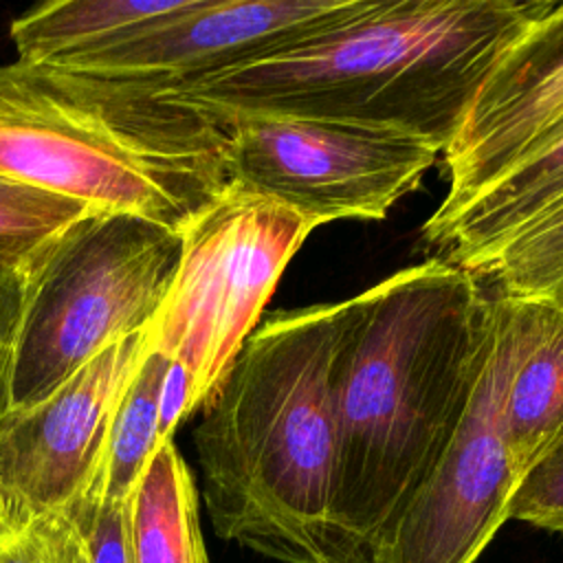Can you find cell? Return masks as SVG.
I'll return each instance as SVG.
<instances>
[{
  "mask_svg": "<svg viewBox=\"0 0 563 563\" xmlns=\"http://www.w3.org/2000/svg\"><path fill=\"white\" fill-rule=\"evenodd\" d=\"M130 499L123 504L81 495L70 504L86 548V563H132Z\"/></svg>",
  "mask_w": 563,
  "mask_h": 563,
  "instance_id": "obj_20",
  "label": "cell"
},
{
  "mask_svg": "<svg viewBox=\"0 0 563 563\" xmlns=\"http://www.w3.org/2000/svg\"><path fill=\"white\" fill-rule=\"evenodd\" d=\"M220 119L229 130L231 183L282 202L317 229L334 220L385 218L442 154L427 139L350 121Z\"/></svg>",
  "mask_w": 563,
  "mask_h": 563,
  "instance_id": "obj_7",
  "label": "cell"
},
{
  "mask_svg": "<svg viewBox=\"0 0 563 563\" xmlns=\"http://www.w3.org/2000/svg\"><path fill=\"white\" fill-rule=\"evenodd\" d=\"M128 508L132 563H209L198 488L174 440L158 446Z\"/></svg>",
  "mask_w": 563,
  "mask_h": 563,
  "instance_id": "obj_14",
  "label": "cell"
},
{
  "mask_svg": "<svg viewBox=\"0 0 563 563\" xmlns=\"http://www.w3.org/2000/svg\"><path fill=\"white\" fill-rule=\"evenodd\" d=\"M563 125V2H552L501 55L444 147L446 194L422 231L435 229L488 189Z\"/></svg>",
  "mask_w": 563,
  "mask_h": 563,
  "instance_id": "obj_11",
  "label": "cell"
},
{
  "mask_svg": "<svg viewBox=\"0 0 563 563\" xmlns=\"http://www.w3.org/2000/svg\"><path fill=\"white\" fill-rule=\"evenodd\" d=\"M550 4L374 0L341 26L165 92L220 117L350 121L444 152L493 66Z\"/></svg>",
  "mask_w": 563,
  "mask_h": 563,
  "instance_id": "obj_3",
  "label": "cell"
},
{
  "mask_svg": "<svg viewBox=\"0 0 563 563\" xmlns=\"http://www.w3.org/2000/svg\"><path fill=\"white\" fill-rule=\"evenodd\" d=\"M185 0H53L15 18L9 26L20 64H57L110 44Z\"/></svg>",
  "mask_w": 563,
  "mask_h": 563,
  "instance_id": "obj_15",
  "label": "cell"
},
{
  "mask_svg": "<svg viewBox=\"0 0 563 563\" xmlns=\"http://www.w3.org/2000/svg\"><path fill=\"white\" fill-rule=\"evenodd\" d=\"M521 334L501 398V431L523 479L563 446V310L543 297H523Z\"/></svg>",
  "mask_w": 563,
  "mask_h": 563,
  "instance_id": "obj_13",
  "label": "cell"
},
{
  "mask_svg": "<svg viewBox=\"0 0 563 563\" xmlns=\"http://www.w3.org/2000/svg\"><path fill=\"white\" fill-rule=\"evenodd\" d=\"M145 354V330L106 347L51 396L0 420V506L53 512L101 471L117 405Z\"/></svg>",
  "mask_w": 563,
  "mask_h": 563,
  "instance_id": "obj_10",
  "label": "cell"
},
{
  "mask_svg": "<svg viewBox=\"0 0 563 563\" xmlns=\"http://www.w3.org/2000/svg\"><path fill=\"white\" fill-rule=\"evenodd\" d=\"M345 303L334 369L332 523L347 563H363L471 402L490 345L495 290L431 257Z\"/></svg>",
  "mask_w": 563,
  "mask_h": 563,
  "instance_id": "obj_1",
  "label": "cell"
},
{
  "mask_svg": "<svg viewBox=\"0 0 563 563\" xmlns=\"http://www.w3.org/2000/svg\"><path fill=\"white\" fill-rule=\"evenodd\" d=\"M18 279H20V271L0 266V341L4 339L11 317H13L15 297H18Z\"/></svg>",
  "mask_w": 563,
  "mask_h": 563,
  "instance_id": "obj_22",
  "label": "cell"
},
{
  "mask_svg": "<svg viewBox=\"0 0 563 563\" xmlns=\"http://www.w3.org/2000/svg\"><path fill=\"white\" fill-rule=\"evenodd\" d=\"M0 563H86L73 508L24 512L0 506Z\"/></svg>",
  "mask_w": 563,
  "mask_h": 563,
  "instance_id": "obj_19",
  "label": "cell"
},
{
  "mask_svg": "<svg viewBox=\"0 0 563 563\" xmlns=\"http://www.w3.org/2000/svg\"><path fill=\"white\" fill-rule=\"evenodd\" d=\"M374 0H185L176 11L57 66L180 88L365 13Z\"/></svg>",
  "mask_w": 563,
  "mask_h": 563,
  "instance_id": "obj_9",
  "label": "cell"
},
{
  "mask_svg": "<svg viewBox=\"0 0 563 563\" xmlns=\"http://www.w3.org/2000/svg\"><path fill=\"white\" fill-rule=\"evenodd\" d=\"M0 178L183 233L231 183L229 130L158 84L0 64Z\"/></svg>",
  "mask_w": 563,
  "mask_h": 563,
  "instance_id": "obj_4",
  "label": "cell"
},
{
  "mask_svg": "<svg viewBox=\"0 0 563 563\" xmlns=\"http://www.w3.org/2000/svg\"><path fill=\"white\" fill-rule=\"evenodd\" d=\"M345 317V301L275 312L202 405L194 446L220 539L282 563H347L332 523Z\"/></svg>",
  "mask_w": 563,
  "mask_h": 563,
  "instance_id": "obj_2",
  "label": "cell"
},
{
  "mask_svg": "<svg viewBox=\"0 0 563 563\" xmlns=\"http://www.w3.org/2000/svg\"><path fill=\"white\" fill-rule=\"evenodd\" d=\"M314 229L238 183L185 227L174 277L145 328V352H158L185 372L191 413L218 389L284 268Z\"/></svg>",
  "mask_w": 563,
  "mask_h": 563,
  "instance_id": "obj_6",
  "label": "cell"
},
{
  "mask_svg": "<svg viewBox=\"0 0 563 563\" xmlns=\"http://www.w3.org/2000/svg\"><path fill=\"white\" fill-rule=\"evenodd\" d=\"M180 257V233L92 211L66 227L20 271L13 317L0 341V420L24 411L97 358L143 332Z\"/></svg>",
  "mask_w": 563,
  "mask_h": 563,
  "instance_id": "obj_5",
  "label": "cell"
},
{
  "mask_svg": "<svg viewBox=\"0 0 563 563\" xmlns=\"http://www.w3.org/2000/svg\"><path fill=\"white\" fill-rule=\"evenodd\" d=\"M559 200H563V125L539 141L451 220L422 231V240L438 251L435 257L473 273Z\"/></svg>",
  "mask_w": 563,
  "mask_h": 563,
  "instance_id": "obj_12",
  "label": "cell"
},
{
  "mask_svg": "<svg viewBox=\"0 0 563 563\" xmlns=\"http://www.w3.org/2000/svg\"><path fill=\"white\" fill-rule=\"evenodd\" d=\"M92 211L84 202L0 178V266L22 271L53 238Z\"/></svg>",
  "mask_w": 563,
  "mask_h": 563,
  "instance_id": "obj_18",
  "label": "cell"
},
{
  "mask_svg": "<svg viewBox=\"0 0 563 563\" xmlns=\"http://www.w3.org/2000/svg\"><path fill=\"white\" fill-rule=\"evenodd\" d=\"M499 295L523 299L543 295L563 277V200L512 235L475 271Z\"/></svg>",
  "mask_w": 563,
  "mask_h": 563,
  "instance_id": "obj_17",
  "label": "cell"
},
{
  "mask_svg": "<svg viewBox=\"0 0 563 563\" xmlns=\"http://www.w3.org/2000/svg\"><path fill=\"white\" fill-rule=\"evenodd\" d=\"M508 519L563 532V446L526 473L510 501Z\"/></svg>",
  "mask_w": 563,
  "mask_h": 563,
  "instance_id": "obj_21",
  "label": "cell"
},
{
  "mask_svg": "<svg viewBox=\"0 0 563 563\" xmlns=\"http://www.w3.org/2000/svg\"><path fill=\"white\" fill-rule=\"evenodd\" d=\"M543 299H548L552 306H556L559 310H563V277L556 279L543 295H539Z\"/></svg>",
  "mask_w": 563,
  "mask_h": 563,
  "instance_id": "obj_23",
  "label": "cell"
},
{
  "mask_svg": "<svg viewBox=\"0 0 563 563\" xmlns=\"http://www.w3.org/2000/svg\"><path fill=\"white\" fill-rule=\"evenodd\" d=\"M519 334V299L495 290L490 345L471 402L424 482L376 534L363 563H475L508 521L521 477L504 440L501 398Z\"/></svg>",
  "mask_w": 563,
  "mask_h": 563,
  "instance_id": "obj_8",
  "label": "cell"
},
{
  "mask_svg": "<svg viewBox=\"0 0 563 563\" xmlns=\"http://www.w3.org/2000/svg\"><path fill=\"white\" fill-rule=\"evenodd\" d=\"M172 361L145 352L112 416L97 482L86 490L103 501L123 504L132 497L147 464L158 451L161 396ZM84 493V495H86Z\"/></svg>",
  "mask_w": 563,
  "mask_h": 563,
  "instance_id": "obj_16",
  "label": "cell"
}]
</instances>
